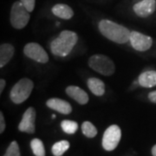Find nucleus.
Segmentation results:
<instances>
[{
  "instance_id": "f257e3e1",
  "label": "nucleus",
  "mask_w": 156,
  "mask_h": 156,
  "mask_svg": "<svg viewBox=\"0 0 156 156\" xmlns=\"http://www.w3.org/2000/svg\"><path fill=\"white\" fill-rule=\"evenodd\" d=\"M98 27L101 33L112 42L123 44L129 41L131 31L121 24L108 19H103L100 21Z\"/></svg>"
},
{
  "instance_id": "f03ea898",
  "label": "nucleus",
  "mask_w": 156,
  "mask_h": 156,
  "mask_svg": "<svg viewBox=\"0 0 156 156\" xmlns=\"http://www.w3.org/2000/svg\"><path fill=\"white\" fill-rule=\"evenodd\" d=\"M78 41L77 34L71 30H63L50 44L51 52L57 56H67Z\"/></svg>"
},
{
  "instance_id": "7ed1b4c3",
  "label": "nucleus",
  "mask_w": 156,
  "mask_h": 156,
  "mask_svg": "<svg viewBox=\"0 0 156 156\" xmlns=\"http://www.w3.org/2000/svg\"><path fill=\"white\" fill-rule=\"evenodd\" d=\"M33 88L34 83L30 79L22 78L11 89L10 98L14 103L20 104L30 97Z\"/></svg>"
},
{
  "instance_id": "20e7f679",
  "label": "nucleus",
  "mask_w": 156,
  "mask_h": 156,
  "mask_svg": "<svg viewBox=\"0 0 156 156\" xmlns=\"http://www.w3.org/2000/svg\"><path fill=\"white\" fill-rule=\"evenodd\" d=\"M89 66L93 70L105 76H112L115 71L114 62L108 56L101 54H96L90 56L89 59Z\"/></svg>"
},
{
  "instance_id": "39448f33",
  "label": "nucleus",
  "mask_w": 156,
  "mask_h": 156,
  "mask_svg": "<svg viewBox=\"0 0 156 156\" xmlns=\"http://www.w3.org/2000/svg\"><path fill=\"white\" fill-rule=\"evenodd\" d=\"M30 12L26 9L21 1H17L11 7L10 22L11 25L17 30L24 28L30 19Z\"/></svg>"
},
{
  "instance_id": "423d86ee",
  "label": "nucleus",
  "mask_w": 156,
  "mask_h": 156,
  "mask_svg": "<svg viewBox=\"0 0 156 156\" xmlns=\"http://www.w3.org/2000/svg\"><path fill=\"white\" fill-rule=\"evenodd\" d=\"M122 138V130L117 125H111L107 128L102 137V147L106 151L115 150Z\"/></svg>"
},
{
  "instance_id": "0eeeda50",
  "label": "nucleus",
  "mask_w": 156,
  "mask_h": 156,
  "mask_svg": "<svg viewBox=\"0 0 156 156\" xmlns=\"http://www.w3.org/2000/svg\"><path fill=\"white\" fill-rule=\"evenodd\" d=\"M24 55L40 63H46L49 62V56L44 49L37 43H29L23 48Z\"/></svg>"
},
{
  "instance_id": "6e6552de",
  "label": "nucleus",
  "mask_w": 156,
  "mask_h": 156,
  "mask_svg": "<svg viewBox=\"0 0 156 156\" xmlns=\"http://www.w3.org/2000/svg\"><path fill=\"white\" fill-rule=\"evenodd\" d=\"M129 42L132 47L137 51H147L153 45V39L149 36L138 31H131Z\"/></svg>"
},
{
  "instance_id": "1a4fd4ad",
  "label": "nucleus",
  "mask_w": 156,
  "mask_h": 156,
  "mask_svg": "<svg viewBox=\"0 0 156 156\" xmlns=\"http://www.w3.org/2000/svg\"><path fill=\"white\" fill-rule=\"evenodd\" d=\"M37 113L35 108L30 107L23 113L22 120L18 125V129L21 132H24L27 134H34L36 131L35 127V121H36Z\"/></svg>"
},
{
  "instance_id": "9d476101",
  "label": "nucleus",
  "mask_w": 156,
  "mask_h": 156,
  "mask_svg": "<svg viewBox=\"0 0 156 156\" xmlns=\"http://www.w3.org/2000/svg\"><path fill=\"white\" fill-rule=\"evenodd\" d=\"M134 13L140 17H147L156 10V0H141L133 7Z\"/></svg>"
},
{
  "instance_id": "9b49d317",
  "label": "nucleus",
  "mask_w": 156,
  "mask_h": 156,
  "mask_svg": "<svg viewBox=\"0 0 156 156\" xmlns=\"http://www.w3.org/2000/svg\"><path fill=\"white\" fill-rule=\"evenodd\" d=\"M46 105L48 108L59 112L62 115H69L72 112V107L67 101L59 99V98H50L46 101Z\"/></svg>"
},
{
  "instance_id": "f8f14e48",
  "label": "nucleus",
  "mask_w": 156,
  "mask_h": 156,
  "mask_svg": "<svg viewBox=\"0 0 156 156\" xmlns=\"http://www.w3.org/2000/svg\"><path fill=\"white\" fill-rule=\"evenodd\" d=\"M65 91L69 97H71L81 105H85L89 102V95L87 94V92H85L83 89L77 86H69L66 88Z\"/></svg>"
},
{
  "instance_id": "ddd939ff",
  "label": "nucleus",
  "mask_w": 156,
  "mask_h": 156,
  "mask_svg": "<svg viewBox=\"0 0 156 156\" xmlns=\"http://www.w3.org/2000/svg\"><path fill=\"white\" fill-rule=\"evenodd\" d=\"M138 83L143 88H153L156 86V70H147L141 73L138 77Z\"/></svg>"
},
{
  "instance_id": "4468645a",
  "label": "nucleus",
  "mask_w": 156,
  "mask_h": 156,
  "mask_svg": "<svg viewBox=\"0 0 156 156\" xmlns=\"http://www.w3.org/2000/svg\"><path fill=\"white\" fill-rule=\"evenodd\" d=\"M15 49L10 44H2L0 46V67L3 68L11 61Z\"/></svg>"
},
{
  "instance_id": "2eb2a0df",
  "label": "nucleus",
  "mask_w": 156,
  "mask_h": 156,
  "mask_svg": "<svg viewBox=\"0 0 156 156\" xmlns=\"http://www.w3.org/2000/svg\"><path fill=\"white\" fill-rule=\"evenodd\" d=\"M52 13L56 16L62 18V19H70L74 16V11L67 5L64 4H57L52 7Z\"/></svg>"
},
{
  "instance_id": "dca6fc26",
  "label": "nucleus",
  "mask_w": 156,
  "mask_h": 156,
  "mask_svg": "<svg viewBox=\"0 0 156 156\" xmlns=\"http://www.w3.org/2000/svg\"><path fill=\"white\" fill-rule=\"evenodd\" d=\"M89 90L96 96H102L105 94V84L96 77H90L87 82Z\"/></svg>"
},
{
  "instance_id": "f3484780",
  "label": "nucleus",
  "mask_w": 156,
  "mask_h": 156,
  "mask_svg": "<svg viewBox=\"0 0 156 156\" xmlns=\"http://www.w3.org/2000/svg\"><path fill=\"white\" fill-rule=\"evenodd\" d=\"M69 142L68 140H60L52 146L51 152L54 156H62L69 148Z\"/></svg>"
},
{
  "instance_id": "a211bd4d",
  "label": "nucleus",
  "mask_w": 156,
  "mask_h": 156,
  "mask_svg": "<svg viewBox=\"0 0 156 156\" xmlns=\"http://www.w3.org/2000/svg\"><path fill=\"white\" fill-rule=\"evenodd\" d=\"M30 147L35 156H45V148L43 141L40 139L35 138L30 141Z\"/></svg>"
},
{
  "instance_id": "6ab92c4d",
  "label": "nucleus",
  "mask_w": 156,
  "mask_h": 156,
  "mask_svg": "<svg viewBox=\"0 0 156 156\" xmlns=\"http://www.w3.org/2000/svg\"><path fill=\"white\" fill-rule=\"evenodd\" d=\"M61 128L68 134H75L78 129L77 122L69 120H63L61 122Z\"/></svg>"
},
{
  "instance_id": "aec40b11",
  "label": "nucleus",
  "mask_w": 156,
  "mask_h": 156,
  "mask_svg": "<svg viewBox=\"0 0 156 156\" xmlns=\"http://www.w3.org/2000/svg\"><path fill=\"white\" fill-rule=\"evenodd\" d=\"M82 131L88 138H94L97 134V129L90 122H84L82 124Z\"/></svg>"
},
{
  "instance_id": "412c9836",
  "label": "nucleus",
  "mask_w": 156,
  "mask_h": 156,
  "mask_svg": "<svg viewBox=\"0 0 156 156\" xmlns=\"http://www.w3.org/2000/svg\"><path fill=\"white\" fill-rule=\"evenodd\" d=\"M4 156H21L20 150H19V146H18L16 140H13L9 145Z\"/></svg>"
},
{
  "instance_id": "4be33fe9",
  "label": "nucleus",
  "mask_w": 156,
  "mask_h": 156,
  "mask_svg": "<svg viewBox=\"0 0 156 156\" xmlns=\"http://www.w3.org/2000/svg\"><path fill=\"white\" fill-rule=\"evenodd\" d=\"M22 2V4L26 7V9L30 12H32L35 8L36 5V0H20Z\"/></svg>"
},
{
  "instance_id": "5701e85b",
  "label": "nucleus",
  "mask_w": 156,
  "mask_h": 156,
  "mask_svg": "<svg viewBox=\"0 0 156 156\" xmlns=\"http://www.w3.org/2000/svg\"><path fill=\"white\" fill-rule=\"evenodd\" d=\"M5 129V117L4 114L2 112H0V133L3 134L4 131Z\"/></svg>"
},
{
  "instance_id": "b1692460",
  "label": "nucleus",
  "mask_w": 156,
  "mask_h": 156,
  "mask_svg": "<svg viewBox=\"0 0 156 156\" xmlns=\"http://www.w3.org/2000/svg\"><path fill=\"white\" fill-rule=\"evenodd\" d=\"M147 96H148V99H149V101H150L151 102L156 103V90L150 92Z\"/></svg>"
},
{
  "instance_id": "393cba45",
  "label": "nucleus",
  "mask_w": 156,
  "mask_h": 156,
  "mask_svg": "<svg viewBox=\"0 0 156 156\" xmlns=\"http://www.w3.org/2000/svg\"><path fill=\"white\" fill-rule=\"evenodd\" d=\"M5 84H6L5 80H4V79H1V80H0V95L3 93L4 89H5Z\"/></svg>"
},
{
  "instance_id": "a878e982",
  "label": "nucleus",
  "mask_w": 156,
  "mask_h": 156,
  "mask_svg": "<svg viewBox=\"0 0 156 156\" xmlns=\"http://www.w3.org/2000/svg\"><path fill=\"white\" fill-rule=\"evenodd\" d=\"M152 154H153V156H156V145L152 147Z\"/></svg>"
},
{
  "instance_id": "bb28decb",
  "label": "nucleus",
  "mask_w": 156,
  "mask_h": 156,
  "mask_svg": "<svg viewBox=\"0 0 156 156\" xmlns=\"http://www.w3.org/2000/svg\"><path fill=\"white\" fill-rule=\"evenodd\" d=\"M52 118H54V119H55V118H56V115H52Z\"/></svg>"
}]
</instances>
